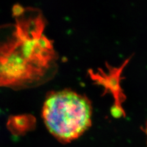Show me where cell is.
<instances>
[{
  "mask_svg": "<svg viewBox=\"0 0 147 147\" xmlns=\"http://www.w3.org/2000/svg\"><path fill=\"white\" fill-rule=\"evenodd\" d=\"M12 11L13 16H18L21 14L23 11H24V9H23L20 6L17 5L16 4V5L13 6Z\"/></svg>",
  "mask_w": 147,
  "mask_h": 147,
  "instance_id": "obj_3",
  "label": "cell"
},
{
  "mask_svg": "<svg viewBox=\"0 0 147 147\" xmlns=\"http://www.w3.org/2000/svg\"><path fill=\"white\" fill-rule=\"evenodd\" d=\"M144 131H145V132L146 137H147V122L146 123V125H145V128H144Z\"/></svg>",
  "mask_w": 147,
  "mask_h": 147,
  "instance_id": "obj_4",
  "label": "cell"
},
{
  "mask_svg": "<svg viewBox=\"0 0 147 147\" xmlns=\"http://www.w3.org/2000/svg\"><path fill=\"white\" fill-rule=\"evenodd\" d=\"M17 40L0 42V86L17 85L29 76L28 64L32 47L22 28L16 25Z\"/></svg>",
  "mask_w": 147,
  "mask_h": 147,
  "instance_id": "obj_2",
  "label": "cell"
},
{
  "mask_svg": "<svg viewBox=\"0 0 147 147\" xmlns=\"http://www.w3.org/2000/svg\"><path fill=\"white\" fill-rule=\"evenodd\" d=\"M42 115L49 132L59 141L69 142L90 127L92 109L88 99L84 96L63 90L48 96Z\"/></svg>",
  "mask_w": 147,
  "mask_h": 147,
  "instance_id": "obj_1",
  "label": "cell"
}]
</instances>
